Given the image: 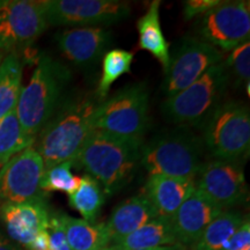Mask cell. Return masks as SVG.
Returning <instances> with one entry per match:
<instances>
[{
    "mask_svg": "<svg viewBox=\"0 0 250 250\" xmlns=\"http://www.w3.org/2000/svg\"><path fill=\"white\" fill-rule=\"evenodd\" d=\"M246 217L236 211H223L205 228L192 250H223Z\"/></svg>",
    "mask_w": 250,
    "mask_h": 250,
    "instance_id": "603a6c76",
    "label": "cell"
},
{
    "mask_svg": "<svg viewBox=\"0 0 250 250\" xmlns=\"http://www.w3.org/2000/svg\"><path fill=\"white\" fill-rule=\"evenodd\" d=\"M0 250H22L20 247L15 246L13 242H11L6 237L0 235Z\"/></svg>",
    "mask_w": 250,
    "mask_h": 250,
    "instance_id": "d6a6232c",
    "label": "cell"
},
{
    "mask_svg": "<svg viewBox=\"0 0 250 250\" xmlns=\"http://www.w3.org/2000/svg\"><path fill=\"white\" fill-rule=\"evenodd\" d=\"M72 73L66 65L43 54L29 83L21 89L15 108L27 136L35 139L67 96Z\"/></svg>",
    "mask_w": 250,
    "mask_h": 250,
    "instance_id": "3957f363",
    "label": "cell"
},
{
    "mask_svg": "<svg viewBox=\"0 0 250 250\" xmlns=\"http://www.w3.org/2000/svg\"><path fill=\"white\" fill-rule=\"evenodd\" d=\"M100 101L95 95L79 93L68 95L45 126L40 131L34 147L44 167L74 160L90 137Z\"/></svg>",
    "mask_w": 250,
    "mask_h": 250,
    "instance_id": "6da1fadb",
    "label": "cell"
},
{
    "mask_svg": "<svg viewBox=\"0 0 250 250\" xmlns=\"http://www.w3.org/2000/svg\"><path fill=\"white\" fill-rule=\"evenodd\" d=\"M134 52L123 49L109 50L102 57V73L98 83L95 96L100 102L108 98L112 83L124 74L131 73Z\"/></svg>",
    "mask_w": 250,
    "mask_h": 250,
    "instance_id": "484cf974",
    "label": "cell"
},
{
    "mask_svg": "<svg viewBox=\"0 0 250 250\" xmlns=\"http://www.w3.org/2000/svg\"><path fill=\"white\" fill-rule=\"evenodd\" d=\"M48 26L100 28L130 17L127 2L118 0H42Z\"/></svg>",
    "mask_w": 250,
    "mask_h": 250,
    "instance_id": "ba28073f",
    "label": "cell"
},
{
    "mask_svg": "<svg viewBox=\"0 0 250 250\" xmlns=\"http://www.w3.org/2000/svg\"><path fill=\"white\" fill-rule=\"evenodd\" d=\"M156 217H159L158 212L145 193L132 196L120 203L105 223L111 245L136 232Z\"/></svg>",
    "mask_w": 250,
    "mask_h": 250,
    "instance_id": "ac0fdd59",
    "label": "cell"
},
{
    "mask_svg": "<svg viewBox=\"0 0 250 250\" xmlns=\"http://www.w3.org/2000/svg\"><path fill=\"white\" fill-rule=\"evenodd\" d=\"M104 195L98 181L85 174L80 177V184L76 191L68 195V204L79 212L83 220L96 223L105 202Z\"/></svg>",
    "mask_w": 250,
    "mask_h": 250,
    "instance_id": "cb8c5ba5",
    "label": "cell"
},
{
    "mask_svg": "<svg viewBox=\"0 0 250 250\" xmlns=\"http://www.w3.org/2000/svg\"><path fill=\"white\" fill-rule=\"evenodd\" d=\"M139 250H188L186 246L181 245V243H176L173 246H165V247H158V248H149V249H139Z\"/></svg>",
    "mask_w": 250,
    "mask_h": 250,
    "instance_id": "836d02e7",
    "label": "cell"
},
{
    "mask_svg": "<svg viewBox=\"0 0 250 250\" xmlns=\"http://www.w3.org/2000/svg\"><path fill=\"white\" fill-rule=\"evenodd\" d=\"M151 126L149 95L144 83H131L100 102L94 117L95 130L143 143Z\"/></svg>",
    "mask_w": 250,
    "mask_h": 250,
    "instance_id": "8992f818",
    "label": "cell"
},
{
    "mask_svg": "<svg viewBox=\"0 0 250 250\" xmlns=\"http://www.w3.org/2000/svg\"><path fill=\"white\" fill-rule=\"evenodd\" d=\"M49 245V233L48 230L40 233L39 235L35 237L33 243L29 246L27 250H46Z\"/></svg>",
    "mask_w": 250,
    "mask_h": 250,
    "instance_id": "1f68e13d",
    "label": "cell"
},
{
    "mask_svg": "<svg viewBox=\"0 0 250 250\" xmlns=\"http://www.w3.org/2000/svg\"><path fill=\"white\" fill-rule=\"evenodd\" d=\"M196 189L223 211L241 204L248 197L242 162L214 160L203 165L195 180Z\"/></svg>",
    "mask_w": 250,
    "mask_h": 250,
    "instance_id": "4fadbf2b",
    "label": "cell"
},
{
    "mask_svg": "<svg viewBox=\"0 0 250 250\" xmlns=\"http://www.w3.org/2000/svg\"><path fill=\"white\" fill-rule=\"evenodd\" d=\"M72 167H74L73 162L65 161L45 168L41 182L43 191H59L67 195L76 191L80 184V177L72 173Z\"/></svg>",
    "mask_w": 250,
    "mask_h": 250,
    "instance_id": "4316f807",
    "label": "cell"
},
{
    "mask_svg": "<svg viewBox=\"0 0 250 250\" xmlns=\"http://www.w3.org/2000/svg\"><path fill=\"white\" fill-rule=\"evenodd\" d=\"M62 55L80 68H90L101 61L112 44V34L104 28H73L56 35Z\"/></svg>",
    "mask_w": 250,
    "mask_h": 250,
    "instance_id": "5bb4252c",
    "label": "cell"
},
{
    "mask_svg": "<svg viewBox=\"0 0 250 250\" xmlns=\"http://www.w3.org/2000/svg\"><path fill=\"white\" fill-rule=\"evenodd\" d=\"M48 27L42 1L0 0V51L5 55H20Z\"/></svg>",
    "mask_w": 250,
    "mask_h": 250,
    "instance_id": "30bf717a",
    "label": "cell"
},
{
    "mask_svg": "<svg viewBox=\"0 0 250 250\" xmlns=\"http://www.w3.org/2000/svg\"><path fill=\"white\" fill-rule=\"evenodd\" d=\"M195 190V181L192 180L148 175L144 193L154 206L159 217L170 219Z\"/></svg>",
    "mask_w": 250,
    "mask_h": 250,
    "instance_id": "e0dca14e",
    "label": "cell"
},
{
    "mask_svg": "<svg viewBox=\"0 0 250 250\" xmlns=\"http://www.w3.org/2000/svg\"><path fill=\"white\" fill-rule=\"evenodd\" d=\"M100 250H118V249L114 245H110V246L105 247V248H102V249H100Z\"/></svg>",
    "mask_w": 250,
    "mask_h": 250,
    "instance_id": "e575fe53",
    "label": "cell"
},
{
    "mask_svg": "<svg viewBox=\"0 0 250 250\" xmlns=\"http://www.w3.org/2000/svg\"><path fill=\"white\" fill-rule=\"evenodd\" d=\"M160 0H153L146 13L137 21L139 49L147 51L161 64L164 72L169 66V43L166 40L160 21Z\"/></svg>",
    "mask_w": 250,
    "mask_h": 250,
    "instance_id": "d6986e66",
    "label": "cell"
},
{
    "mask_svg": "<svg viewBox=\"0 0 250 250\" xmlns=\"http://www.w3.org/2000/svg\"><path fill=\"white\" fill-rule=\"evenodd\" d=\"M59 219L71 250H100L111 245L105 223H88L64 213Z\"/></svg>",
    "mask_w": 250,
    "mask_h": 250,
    "instance_id": "ffe728a7",
    "label": "cell"
},
{
    "mask_svg": "<svg viewBox=\"0 0 250 250\" xmlns=\"http://www.w3.org/2000/svg\"><path fill=\"white\" fill-rule=\"evenodd\" d=\"M203 144L215 160L241 162L250 147V112L237 101L221 102L202 126Z\"/></svg>",
    "mask_w": 250,
    "mask_h": 250,
    "instance_id": "52a82bcc",
    "label": "cell"
},
{
    "mask_svg": "<svg viewBox=\"0 0 250 250\" xmlns=\"http://www.w3.org/2000/svg\"><path fill=\"white\" fill-rule=\"evenodd\" d=\"M220 0H188L183 2V15L186 20L199 18L215 7Z\"/></svg>",
    "mask_w": 250,
    "mask_h": 250,
    "instance_id": "4dcf8cb0",
    "label": "cell"
},
{
    "mask_svg": "<svg viewBox=\"0 0 250 250\" xmlns=\"http://www.w3.org/2000/svg\"><path fill=\"white\" fill-rule=\"evenodd\" d=\"M44 170V162L34 146L14 155L0 169V202L44 201L41 188Z\"/></svg>",
    "mask_w": 250,
    "mask_h": 250,
    "instance_id": "7c38bea8",
    "label": "cell"
},
{
    "mask_svg": "<svg viewBox=\"0 0 250 250\" xmlns=\"http://www.w3.org/2000/svg\"><path fill=\"white\" fill-rule=\"evenodd\" d=\"M229 72L230 79H234L235 87L245 86L247 94L250 95V43L249 41L242 43L230 51L227 61L225 62Z\"/></svg>",
    "mask_w": 250,
    "mask_h": 250,
    "instance_id": "83f0119b",
    "label": "cell"
},
{
    "mask_svg": "<svg viewBox=\"0 0 250 250\" xmlns=\"http://www.w3.org/2000/svg\"><path fill=\"white\" fill-rule=\"evenodd\" d=\"M35 139L24 133L17 111L12 110L0 120V169L14 155L34 145Z\"/></svg>",
    "mask_w": 250,
    "mask_h": 250,
    "instance_id": "d4e9b609",
    "label": "cell"
},
{
    "mask_svg": "<svg viewBox=\"0 0 250 250\" xmlns=\"http://www.w3.org/2000/svg\"><path fill=\"white\" fill-rule=\"evenodd\" d=\"M204 161L203 140L189 127L160 133L142 146L140 165L148 175H166L195 181Z\"/></svg>",
    "mask_w": 250,
    "mask_h": 250,
    "instance_id": "277c9868",
    "label": "cell"
},
{
    "mask_svg": "<svg viewBox=\"0 0 250 250\" xmlns=\"http://www.w3.org/2000/svg\"><path fill=\"white\" fill-rule=\"evenodd\" d=\"M5 54H4V52H2V51H0V64H1V62H2V59H4L5 58Z\"/></svg>",
    "mask_w": 250,
    "mask_h": 250,
    "instance_id": "d590c367",
    "label": "cell"
},
{
    "mask_svg": "<svg viewBox=\"0 0 250 250\" xmlns=\"http://www.w3.org/2000/svg\"><path fill=\"white\" fill-rule=\"evenodd\" d=\"M223 250H250V223L246 218Z\"/></svg>",
    "mask_w": 250,
    "mask_h": 250,
    "instance_id": "f546056e",
    "label": "cell"
},
{
    "mask_svg": "<svg viewBox=\"0 0 250 250\" xmlns=\"http://www.w3.org/2000/svg\"><path fill=\"white\" fill-rule=\"evenodd\" d=\"M48 233L49 245L46 250H71L66 241L64 229H62V225L61 223V219H59V213L50 215Z\"/></svg>",
    "mask_w": 250,
    "mask_h": 250,
    "instance_id": "f1b7e54d",
    "label": "cell"
},
{
    "mask_svg": "<svg viewBox=\"0 0 250 250\" xmlns=\"http://www.w3.org/2000/svg\"><path fill=\"white\" fill-rule=\"evenodd\" d=\"M143 143L111 136L95 130L74 160L101 186L103 192L111 196L129 186L140 166Z\"/></svg>",
    "mask_w": 250,
    "mask_h": 250,
    "instance_id": "7a4b0ae2",
    "label": "cell"
},
{
    "mask_svg": "<svg viewBox=\"0 0 250 250\" xmlns=\"http://www.w3.org/2000/svg\"><path fill=\"white\" fill-rule=\"evenodd\" d=\"M173 225L169 218L156 217L136 232L115 243L118 250H139L176 245Z\"/></svg>",
    "mask_w": 250,
    "mask_h": 250,
    "instance_id": "44dd1931",
    "label": "cell"
},
{
    "mask_svg": "<svg viewBox=\"0 0 250 250\" xmlns=\"http://www.w3.org/2000/svg\"><path fill=\"white\" fill-rule=\"evenodd\" d=\"M221 212L220 208L196 189L170 218L177 242L192 246Z\"/></svg>",
    "mask_w": 250,
    "mask_h": 250,
    "instance_id": "2e32d148",
    "label": "cell"
},
{
    "mask_svg": "<svg viewBox=\"0 0 250 250\" xmlns=\"http://www.w3.org/2000/svg\"><path fill=\"white\" fill-rule=\"evenodd\" d=\"M230 76L225 62L208 68L186 89L166 99L161 110L168 121L180 126L201 127L223 102Z\"/></svg>",
    "mask_w": 250,
    "mask_h": 250,
    "instance_id": "5b68a950",
    "label": "cell"
},
{
    "mask_svg": "<svg viewBox=\"0 0 250 250\" xmlns=\"http://www.w3.org/2000/svg\"><path fill=\"white\" fill-rule=\"evenodd\" d=\"M50 215L45 199L5 203L0 206V220L9 237L26 249L40 233L48 230Z\"/></svg>",
    "mask_w": 250,
    "mask_h": 250,
    "instance_id": "9a60e30c",
    "label": "cell"
},
{
    "mask_svg": "<svg viewBox=\"0 0 250 250\" xmlns=\"http://www.w3.org/2000/svg\"><path fill=\"white\" fill-rule=\"evenodd\" d=\"M23 64L20 55L8 54L0 64V120L17 108L22 89Z\"/></svg>",
    "mask_w": 250,
    "mask_h": 250,
    "instance_id": "7402d4cb",
    "label": "cell"
},
{
    "mask_svg": "<svg viewBox=\"0 0 250 250\" xmlns=\"http://www.w3.org/2000/svg\"><path fill=\"white\" fill-rule=\"evenodd\" d=\"M223 59L224 52L210 43L197 36H184L165 72L162 89L167 99L186 89Z\"/></svg>",
    "mask_w": 250,
    "mask_h": 250,
    "instance_id": "8fae6325",
    "label": "cell"
},
{
    "mask_svg": "<svg viewBox=\"0 0 250 250\" xmlns=\"http://www.w3.org/2000/svg\"><path fill=\"white\" fill-rule=\"evenodd\" d=\"M199 39L220 51H232L249 41L250 2L248 0L220 1L197 19L195 23Z\"/></svg>",
    "mask_w": 250,
    "mask_h": 250,
    "instance_id": "9c48e42d",
    "label": "cell"
}]
</instances>
